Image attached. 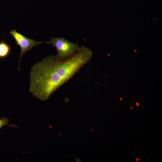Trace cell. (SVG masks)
Instances as JSON below:
<instances>
[{
  "label": "cell",
  "mask_w": 162,
  "mask_h": 162,
  "mask_svg": "<svg viewBox=\"0 0 162 162\" xmlns=\"http://www.w3.org/2000/svg\"><path fill=\"white\" fill-rule=\"evenodd\" d=\"M92 56V50L82 46L74 55L64 60H59L56 55L46 57L31 68L30 92L41 100H47L88 63Z\"/></svg>",
  "instance_id": "6da1fadb"
},
{
  "label": "cell",
  "mask_w": 162,
  "mask_h": 162,
  "mask_svg": "<svg viewBox=\"0 0 162 162\" xmlns=\"http://www.w3.org/2000/svg\"><path fill=\"white\" fill-rule=\"evenodd\" d=\"M49 43L56 48L57 58L60 60L68 59L74 55L80 47L77 43L70 42L63 38L51 37Z\"/></svg>",
  "instance_id": "7a4b0ae2"
},
{
  "label": "cell",
  "mask_w": 162,
  "mask_h": 162,
  "mask_svg": "<svg viewBox=\"0 0 162 162\" xmlns=\"http://www.w3.org/2000/svg\"><path fill=\"white\" fill-rule=\"evenodd\" d=\"M10 33L15 40L16 44L20 46L21 49L18 61L19 69H20V62L23 55L26 52L30 51L34 47L41 45L44 42L37 41L33 39L28 38L18 32L16 29L11 31Z\"/></svg>",
  "instance_id": "3957f363"
},
{
  "label": "cell",
  "mask_w": 162,
  "mask_h": 162,
  "mask_svg": "<svg viewBox=\"0 0 162 162\" xmlns=\"http://www.w3.org/2000/svg\"><path fill=\"white\" fill-rule=\"evenodd\" d=\"M11 48L10 45L3 41L0 42V58L6 57L10 54Z\"/></svg>",
  "instance_id": "277c9868"
},
{
  "label": "cell",
  "mask_w": 162,
  "mask_h": 162,
  "mask_svg": "<svg viewBox=\"0 0 162 162\" xmlns=\"http://www.w3.org/2000/svg\"><path fill=\"white\" fill-rule=\"evenodd\" d=\"M9 119L6 117H2L0 119V129H1L4 126L7 125L10 127H16L17 126L14 125H10L8 124L9 122Z\"/></svg>",
  "instance_id": "5b68a950"
},
{
  "label": "cell",
  "mask_w": 162,
  "mask_h": 162,
  "mask_svg": "<svg viewBox=\"0 0 162 162\" xmlns=\"http://www.w3.org/2000/svg\"><path fill=\"white\" fill-rule=\"evenodd\" d=\"M136 104L138 106L139 105V104L138 103H136Z\"/></svg>",
  "instance_id": "8992f818"
},
{
  "label": "cell",
  "mask_w": 162,
  "mask_h": 162,
  "mask_svg": "<svg viewBox=\"0 0 162 162\" xmlns=\"http://www.w3.org/2000/svg\"><path fill=\"white\" fill-rule=\"evenodd\" d=\"M139 160H140V159H138H138H136V161H138Z\"/></svg>",
  "instance_id": "52a82bcc"
},
{
  "label": "cell",
  "mask_w": 162,
  "mask_h": 162,
  "mask_svg": "<svg viewBox=\"0 0 162 162\" xmlns=\"http://www.w3.org/2000/svg\"><path fill=\"white\" fill-rule=\"evenodd\" d=\"M130 108H131V109H133V108L132 107H130Z\"/></svg>",
  "instance_id": "ba28073f"
},
{
  "label": "cell",
  "mask_w": 162,
  "mask_h": 162,
  "mask_svg": "<svg viewBox=\"0 0 162 162\" xmlns=\"http://www.w3.org/2000/svg\"><path fill=\"white\" fill-rule=\"evenodd\" d=\"M120 100H122V99H120Z\"/></svg>",
  "instance_id": "9c48e42d"
}]
</instances>
